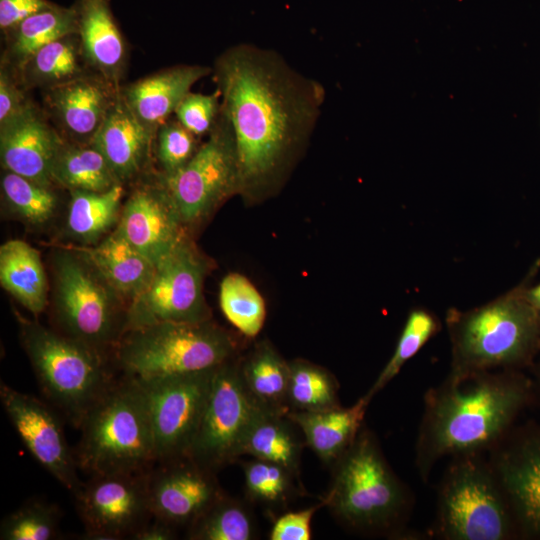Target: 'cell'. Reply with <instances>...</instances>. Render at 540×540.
I'll return each instance as SVG.
<instances>
[{"label": "cell", "mask_w": 540, "mask_h": 540, "mask_svg": "<svg viewBox=\"0 0 540 540\" xmlns=\"http://www.w3.org/2000/svg\"><path fill=\"white\" fill-rule=\"evenodd\" d=\"M211 73L235 141L240 193L261 194L279 181L309 139L325 89L277 52L252 44L222 52Z\"/></svg>", "instance_id": "1"}, {"label": "cell", "mask_w": 540, "mask_h": 540, "mask_svg": "<svg viewBox=\"0 0 540 540\" xmlns=\"http://www.w3.org/2000/svg\"><path fill=\"white\" fill-rule=\"evenodd\" d=\"M531 384L516 370L448 373L424 395L415 444V467L427 482L446 456L485 453L509 432L530 399Z\"/></svg>", "instance_id": "2"}, {"label": "cell", "mask_w": 540, "mask_h": 540, "mask_svg": "<svg viewBox=\"0 0 540 540\" xmlns=\"http://www.w3.org/2000/svg\"><path fill=\"white\" fill-rule=\"evenodd\" d=\"M329 489L321 498L334 518L366 536L407 538L414 497L387 462L375 434L365 425L331 465Z\"/></svg>", "instance_id": "3"}, {"label": "cell", "mask_w": 540, "mask_h": 540, "mask_svg": "<svg viewBox=\"0 0 540 540\" xmlns=\"http://www.w3.org/2000/svg\"><path fill=\"white\" fill-rule=\"evenodd\" d=\"M528 285L469 310L449 309L450 374L516 370L540 350V312L526 296Z\"/></svg>", "instance_id": "4"}, {"label": "cell", "mask_w": 540, "mask_h": 540, "mask_svg": "<svg viewBox=\"0 0 540 540\" xmlns=\"http://www.w3.org/2000/svg\"><path fill=\"white\" fill-rule=\"evenodd\" d=\"M79 428L76 462L87 473H138L156 464L145 398L134 379L112 383Z\"/></svg>", "instance_id": "5"}, {"label": "cell", "mask_w": 540, "mask_h": 540, "mask_svg": "<svg viewBox=\"0 0 540 540\" xmlns=\"http://www.w3.org/2000/svg\"><path fill=\"white\" fill-rule=\"evenodd\" d=\"M237 347L211 320L161 322L126 331L115 356L126 378L144 380L216 368L237 357Z\"/></svg>", "instance_id": "6"}, {"label": "cell", "mask_w": 540, "mask_h": 540, "mask_svg": "<svg viewBox=\"0 0 540 540\" xmlns=\"http://www.w3.org/2000/svg\"><path fill=\"white\" fill-rule=\"evenodd\" d=\"M20 336L43 394L79 428L113 383L102 352L35 321L21 319Z\"/></svg>", "instance_id": "7"}, {"label": "cell", "mask_w": 540, "mask_h": 540, "mask_svg": "<svg viewBox=\"0 0 540 540\" xmlns=\"http://www.w3.org/2000/svg\"><path fill=\"white\" fill-rule=\"evenodd\" d=\"M483 453L459 454L438 486L434 535L443 540H506L517 531L506 495Z\"/></svg>", "instance_id": "8"}, {"label": "cell", "mask_w": 540, "mask_h": 540, "mask_svg": "<svg viewBox=\"0 0 540 540\" xmlns=\"http://www.w3.org/2000/svg\"><path fill=\"white\" fill-rule=\"evenodd\" d=\"M54 313L64 334L102 352L125 332L127 304L79 249L54 255Z\"/></svg>", "instance_id": "9"}, {"label": "cell", "mask_w": 540, "mask_h": 540, "mask_svg": "<svg viewBox=\"0 0 540 540\" xmlns=\"http://www.w3.org/2000/svg\"><path fill=\"white\" fill-rule=\"evenodd\" d=\"M207 271L205 257L185 235L156 265L146 288L128 304L125 332L161 322L210 320L203 293Z\"/></svg>", "instance_id": "10"}, {"label": "cell", "mask_w": 540, "mask_h": 540, "mask_svg": "<svg viewBox=\"0 0 540 540\" xmlns=\"http://www.w3.org/2000/svg\"><path fill=\"white\" fill-rule=\"evenodd\" d=\"M157 176L185 227L202 221L227 198L240 193L235 141L224 115L220 112L208 139L186 165L173 174Z\"/></svg>", "instance_id": "11"}, {"label": "cell", "mask_w": 540, "mask_h": 540, "mask_svg": "<svg viewBox=\"0 0 540 540\" xmlns=\"http://www.w3.org/2000/svg\"><path fill=\"white\" fill-rule=\"evenodd\" d=\"M235 357L215 369L187 457L217 472L242 456L246 433L261 409L245 389Z\"/></svg>", "instance_id": "12"}, {"label": "cell", "mask_w": 540, "mask_h": 540, "mask_svg": "<svg viewBox=\"0 0 540 540\" xmlns=\"http://www.w3.org/2000/svg\"><path fill=\"white\" fill-rule=\"evenodd\" d=\"M216 368L144 380L134 379L145 398L156 463L187 457Z\"/></svg>", "instance_id": "13"}, {"label": "cell", "mask_w": 540, "mask_h": 540, "mask_svg": "<svg viewBox=\"0 0 540 540\" xmlns=\"http://www.w3.org/2000/svg\"><path fill=\"white\" fill-rule=\"evenodd\" d=\"M149 471L92 475L81 484L74 496L87 538H131L149 521Z\"/></svg>", "instance_id": "14"}, {"label": "cell", "mask_w": 540, "mask_h": 540, "mask_svg": "<svg viewBox=\"0 0 540 540\" xmlns=\"http://www.w3.org/2000/svg\"><path fill=\"white\" fill-rule=\"evenodd\" d=\"M0 401L30 454L59 483L75 494L82 484L77 474L78 465L53 409L5 382L0 384Z\"/></svg>", "instance_id": "15"}, {"label": "cell", "mask_w": 540, "mask_h": 540, "mask_svg": "<svg viewBox=\"0 0 540 540\" xmlns=\"http://www.w3.org/2000/svg\"><path fill=\"white\" fill-rule=\"evenodd\" d=\"M149 471L148 496L153 518L175 527H189L220 497L215 472L182 457Z\"/></svg>", "instance_id": "16"}, {"label": "cell", "mask_w": 540, "mask_h": 540, "mask_svg": "<svg viewBox=\"0 0 540 540\" xmlns=\"http://www.w3.org/2000/svg\"><path fill=\"white\" fill-rule=\"evenodd\" d=\"M511 432V431H510ZM489 451L517 531L540 536V430L511 436Z\"/></svg>", "instance_id": "17"}, {"label": "cell", "mask_w": 540, "mask_h": 540, "mask_svg": "<svg viewBox=\"0 0 540 540\" xmlns=\"http://www.w3.org/2000/svg\"><path fill=\"white\" fill-rule=\"evenodd\" d=\"M115 231L158 265L187 235L185 226L158 176L141 184L121 209Z\"/></svg>", "instance_id": "18"}, {"label": "cell", "mask_w": 540, "mask_h": 540, "mask_svg": "<svg viewBox=\"0 0 540 540\" xmlns=\"http://www.w3.org/2000/svg\"><path fill=\"white\" fill-rule=\"evenodd\" d=\"M120 88L94 72L85 74L44 90L46 111L65 140L88 144L103 124Z\"/></svg>", "instance_id": "19"}, {"label": "cell", "mask_w": 540, "mask_h": 540, "mask_svg": "<svg viewBox=\"0 0 540 540\" xmlns=\"http://www.w3.org/2000/svg\"><path fill=\"white\" fill-rule=\"evenodd\" d=\"M64 138L32 103L0 125V159L5 171L54 186L52 167Z\"/></svg>", "instance_id": "20"}, {"label": "cell", "mask_w": 540, "mask_h": 540, "mask_svg": "<svg viewBox=\"0 0 540 540\" xmlns=\"http://www.w3.org/2000/svg\"><path fill=\"white\" fill-rule=\"evenodd\" d=\"M77 35L87 65L120 88L128 61L126 39L117 23L111 0H75Z\"/></svg>", "instance_id": "21"}, {"label": "cell", "mask_w": 540, "mask_h": 540, "mask_svg": "<svg viewBox=\"0 0 540 540\" xmlns=\"http://www.w3.org/2000/svg\"><path fill=\"white\" fill-rule=\"evenodd\" d=\"M106 158L122 184L140 176L154 148L155 135L136 117L121 88L91 142Z\"/></svg>", "instance_id": "22"}, {"label": "cell", "mask_w": 540, "mask_h": 540, "mask_svg": "<svg viewBox=\"0 0 540 540\" xmlns=\"http://www.w3.org/2000/svg\"><path fill=\"white\" fill-rule=\"evenodd\" d=\"M211 72L208 66L176 65L121 86V93L136 117L156 136L192 86Z\"/></svg>", "instance_id": "23"}, {"label": "cell", "mask_w": 540, "mask_h": 540, "mask_svg": "<svg viewBox=\"0 0 540 540\" xmlns=\"http://www.w3.org/2000/svg\"><path fill=\"white\" fill-rule=\"evenodd\" d=\"M372 398L364 394L350 407L325 411H289L308 446L324 463L332 465L353 443L364 425Z\"/></svg>", "instance_id": "24"}, {"label": "cell", "mask_w": 540, "mask_h": 540, "mask_svg": "<svg viewBox=\"0 0 540 540\" xmlns=\"http://www.w3.org/2000/svg\"><path fill=\"white\" fill-rule=\"evenodd\" d=\"M129 304L149 284L156 266L115 230L92 247L79 248Z\"/></svg>", "instance_id": "25"}, {"label": "cell", "mask_w": 540, "mask_h": 540, "mask_svg": "<svg viewBox=\"0 0 540 540\" xmlns=\"http://www.w3.org/2000/svg\"><path fill=\"white\" fill-rule=\"evenodd\" d=\"M0 284L33 316L40 315L48 303V282L37 249L13 239L0 247Z\"/></svg>", "instance_id": "26"}, {"label": "cell", "mask_w": 540, "mask_h": 540, "mask_svg": "<svg viewBox=\"0 0 540 540\" xmlns=\"http://www.w3.org/2000/svg\"><path fill=\"white\" fill-rule=\"evenodd\" d=\"M305 446L302 432L287 414L260 409L244 438L242 456L279 464L299 478Z\"/></svg>", "instance_id": "27"}, {"label": "cell", "mask_w": 540, "mask_h": 540, "mask_svg": "<svg viewBox=\"0 0 540 540\" xmlns=\"http://www.w3.org/2000/svg\"><path fill=\"white\" fill-rule=\"evenodd\" d=\"M242 383L261 408L287 414L289 361L267 340L258 342L244 357L238 358Z\"/></svg>", "instance_id": "28"}, {"label": "cell", "mask_w": 540, "mask_h": 540, "mask_svg": "<svg viewBox=\"0 0 540 540\" xmlns=\"http://www.w3.org/2000/svg\"><path fill=\"white\" fill-rule=\"evenodd\" d=\"M70 34H77V16L73 5L57 3L41 10L5 32L2 59L17 72L46 44Z\"/></svg>", "instance_id": "29"}, {"label": "cell", "mask_w": 540, "mask_h": 540, "mask_svg": "<svg viewBox=\"0 0 540 540\" xmlns=\"http://www.w3.org/2000/svg\"><path fill=\"white\" fill-rule=\"evenodd\" d=\"M54 185L71 190L104 192L118 181L103 154L92 144L63 141L52 167Z\"/></svg>", "instance_id": "30"}, {"label": "cell", "mask_w": 540, "mask_h": 540, "mask_svg": "<svg viewBox=\"0 0 540 540\" xmlns=\"http://www.w3.org/2000/svg\"><path fill=\"white\" fill-rule=\"evenodd\" d=\"M86 66L79 37L70 34L40 48L18 73L27 89L39 87L46 90L87 74Z\"/></svg>", "instance_id": "31"}, {"label": "cell", "mask_w": 540, "mask_h": 540, "mask_svg": "<svg viewBox=\"0 0 540 540\" xmlns=\"http://www.w3.org/2000/svg\"><path fill=\"white\" fill-rule=\"evenodd\" d=\"M124 195V184L104 192L70 191L66 228L68 234L84 244H95L117 224Z\"/></svg>", "instance_id": "32"}, {"label": "cell", "mask_w": 540, "mask_h": 540, "mask_svg": "<svg viewBox=\"0 0 540 540\" xmlns=\"http://www.w3.org/2000/svg\"><path fill=\"white\" fill-rule=\"evenodd\" d=\"M339 383L326 368L304 359L289 361V411L316 412L340 407Z\"/></svg>", "instance_id": "33"}, {"label": "cell", "mask_w": 540, "mask_h": 540, "mask_svg": "<svg viewBox=\"0 0 540 540\" xmlns=\"http://www.w3.org/2000/svg\"><path fill=\"white\" fill-rule=\"evenodd\" d=\"M187 530L190 540H253L257 536L249 507L225 492Z\"/></svg>", "instance_id": "34"}, {"label": "cell", "mask_w": 540, "mask_h": 540, "mask_svg": "<svg viewBox=\"0 0 540 540\" xmlns=\"http://www.w3.org/2000/svg\"><path fill=\"white\" fill-rule=\"evenodd\" d=\"M242 467L248 500L269 511L284 509L303 491L300 479L279 464L253 458Z\"/></svg>", "instance_id": "35"}, {"label": "cell", "mask_w": 540, "mask_h": 540, "mask_svg": "<svg viewBox=\"0 0 540 540\" xmlns=\"http://www.w3.org/2000/svg\"><path fill=\"white\" fill-rule=\"evenodd\" d=\"M219 305L227 321L247 338H255L266 319V305L251 281L240 273L227 274L220 283Z\"/></svg>", "instance_id": "36"}, {"label": "cell", "mask_w": 540, "mask_h": 540, "mask_svg": "<svg viewBox=\"0 0 540 540\" xmlns=\"http://www.w3.org/2000/svg\"><path fill=\"white\" fill-rule=\"evenodd\" d=\"M1 192L7 209L29 226H43L56 214L58 196L53 186L4 170Z\"/></svg>", "instance_id": "37"}, {"label": "cell", "mask_w": 540, "mask_h": 540, "mask_svg": "<svg viewBox=\"0 0 540 540\" xmlns=\"http://www.w3.org/2000/svg\"><path fill=\"white\" fill-rule=\"evenodd\" d=\"M439 329L440 323L432 312L424 308L413 309L407 317L392 356L365 394L373 399Z\"/></svg>", "instance_id": "38"}, {"label": "cell", "mask_w": 540, "mask_h": 540, "mask_svg": "<svg viewBox=\"0 0 540 540\" xmlns=\"http://www.w3.org/2000/svg\"><path fill=\"white\" fill-rule=\"evenodd\" d=\"M61 512L44 500H32L8 514L1 522V540H51L57 537Z\"/></svg>", "instance_id": "39"}, {"label": "cell", "mask_w": 540, "mask_h": 540, "mask_svg": "<svg viewBox=\"0 0 540 540\" xmlns=\"http://www.w3.org/2000/svg\"><path fill=\"white\" fill-rule=\"evenodd\" d=\"M197 138L177 118H170L157 130L155 154L161 174L170 175L181 169L198 149Z\"/></svg>", "instance_id": "40"}, {"label": "cell", "mask_w": 540, "mask_h": 540, "mask_svg": "<svg viewBox=\"0 0 540 540\" xmlns=\"http://www.w3.org/2000/svg\"><path fill=\"white\" fill-rule=\"evenodd\" d=\"M220 93L189 92L175 111L177 120L196 137L209 134L220 114Z\"/></svg>", "instance_id": "41"}, {"label": "cell", "mask_w": 540, "mask_h": 540, "mask_svg": "<svg viewBox=\"0 0 540 540\" xmlns=\"http://www.w3.org/2000/svg\"><path fill=\"white\" fill-rule=\"evenodd\" d=\"M19 73L6 61L0 64V125L10 121L32 102L28 99Z\"/></svg>", "instance_id": "42"}, {"label": "cell", "mask_w": 540, "mask_h": 540, "mask_svg": "<svg viewBox=\"0 0 540 540\" xmlns=\"http://www.w3.org/2000/svg\"><path fill=\"white\" fill-rule=\"evenodd\" d=\"M324 507L319 503L298 511L286 512L276 517L269 532L270 540H310L314 514Z\"/></svg>", "instance_id": "43"}, {"label": "cell", "mask_w": 540, "mask_h": 540, "mask_svg": "<svg viewBox=\"0 0 540 540\" xmlns=\"http://www.w3.org/2000/svg\"><path fill=\"white\" fill-rule=\"evenodd\" d=\"M50 0H0V30L4 34L27 17L51 7Z\"/></svg>", "instance_id": "44"}, {"label": "cell", "mask_w": 540, "mask_h": 540, "mask_svg": "<svg viewBox=\"0 0 540 540\" xmlns=\"http://www.w3.org/2000/svg\"><path fill=\"white\" fill-rule=\"evenodd\" d=\"M147 521L132 536L133 540H172L175 539L176 528L161 520Z\"/></svg>", "instance_id": "45"}, {"label": "cell", "mask_w": 540, "mask_h": 540, "mask_svg": "<svg viewBox=\"0 0 540 540\" xmlns=\"http://www.w3.org/2000/svg\"><path fill=\"white\" fill-rule=\"evenodd\" d=\"M526 296L529 302L540 312V283L533 287L527 286Z\"/></svg>", "instance_id": "46"}, {"label": "cell", "mask_w": 540, "mask_h": 540, "mask_svg": "<svg viewBox=\"0 0 540 540\" xmlns=\"http://www.w3.org/2000/svg\"><path fill=\"white\" fill-rule=\"evenodd\" d=\"M539 380H540V369H539Z\"/></svg>", "instance_id": "47"}]
</instances>
